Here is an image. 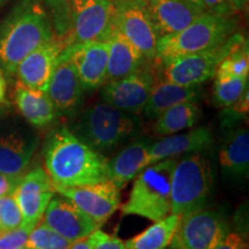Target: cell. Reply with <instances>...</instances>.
<instances>
[{
    "instance_id": "cell-44",
    "label": "cell",
    "mask_w": 249,
    "mask_h": 249,
    "mask_svg": "<svg viewBox=\"0 0 249 249\" xmlns=\"http://www.w3.org/2000/svg\"><path fill=\"white\" fill-rule=\"evenodd\" d=\"M166 249H167V248H166ZM169 249H172V248H169Z\"/></svg>"
},
{
    "instance_id": "cell-13",
    "label": "cell",
    "mask_w": 249,
    "mask_h": 249,
    "mask_svg": "<svg viewBox=\"0 0 249 249\" xmlns=\"http://www.w3.org/2000/svg\"><path fill=\"white\" fill-rule=\"evenodd\" d=\"M108 44L107 40H89L62 49L59 59L75 68L85 90H95L107 81Z\"/></svg>"
},
{
    "instance_id": "cell-7",
    "label": "cell",
    "mask_w": 249,
    "mask_h": 249,
    "mask_svg": "<svg viewBox=\"0 0 249 249\" xmlns=\"http://www.w3.org/2000/svg\"><path fill=\"white\" fill-rule=\"evenodd\" d=\"M245 40L241 34L234 33L213 48L158 64L161 80L181 86H201L214 76L220 61Z\"/></svg>"
},
{
    "instance_id": "cell-3",
    "label": "cell",
    "mask_w": 249,
    "mask_h": 249,
    "mask_svg": "<svg viewBox=\"0 0 249 249\" xmlns=\"http://www.w3.org/2000/svg\"><path fill=\"white\" fill-rule=\"evenodd\" d=\"M236 27L235 15L224 17L204 12L185 29L160 37L155 60L163 64L174 58L213 48L236 33Z\"/></svg>"
},
{
    "instance_id": "cell-25",
    "label": "cell",
    "mask_w": 249,
    "mask_h": 249,
    "mask_svg": "<svg viewBox=\"0 0 249 249\" xmlns=\"http://www.w3.org/2000/svg\"><path fill=\"white\" fill-rule=\"evenodd\" d=\"M15 104L24 119L33 126L44 127L57 117V108L46 91L31 89L18 82L14 91Z\"/></svg>"
},
{
    "instance_id": "cell-1",
    "label": "cell",
    "mask_w": 249,
    "mask_h": 249,
    "mask_svg": "<svg viewBox=\"0 0 249 249\" xmlns=\"http://www.w3.org/2000/svg\"><path fill=\"white\" fill-rule=\"evenodd\" d=\"M44 165L53 186H87L107 180V158L65 127L46 140Z\"/></svg>"
},
{
    "instance_id": "cell-30",
    "label": "cell",
    "mask_w": 249,
    "mask_h": 249,
    "mask_svg": "<svg viewBox=\"0 0 249 249\" xmlns=\"http://www.w3.org/2000/svg\"><path fill=\"white\" fill-rule=\"evenodd\" d=\"M73 241L58 234L44 223H38L31 230L26 247L29 249H70Z\"/></svg>"
},
{
    "instance_id": "cell-28",
    "label": "cell",
    "mask_w": 249,
    "mask_h": 249,
    "mask_svg": "<svg viewBox=\"0 0 249 249\" xmlns=\"http://www.w3.org/2000/svg\"><path fill=\"white\" fill-rule=\"evenodd\" d=\"M249 73V52L247 39L232 50L220 61L216 70V79L224 77H248Z\"/></svg>"
},
{
    "instance_id": "cell-40",
    "label": "cell",
    "mask_w": 249,
    "mask_h": 249,
    "mask_svg": "<svg viewBox=\"0 0 249 249\" xmlns=\"http://www.w3.org/2000/svg\"><path fill=\"white\" fill-rule=\"evenodd\" d=\"M231 1L236 11H241V9H244L247 6L248 0H231Z\"/></svg>"
},
{
    "instance_id": "cell-4",
    "label": "cell",
    "mask_w": 249,
    "mask_h": 249,
    "mask_svg": "<svg viewBox=\"0 0 249 249\" xmlns=\"http://www.w3.org/2000/svg\"><path fill=\"white\" fill-rule=\"evenodd\" d=\"M140 127L141 121L138 116L103 103L86 108L71 132L89 147L102 154L135 136Z\"/></svg>"
},
{
    "instance_id": "cell-29",
    "label": "cell",
    "mask_w": 249,
    "mask_h": 249,
    "mask_svg": "<svg viewBox=\"0 0 249 249\" xmlns=\"http://www.w3.org/2000/svg\"><path fill=\"white\" fill-rule=\"evenodd\" d=\"M248 89V77H224L216 79L213 88V98L218 107H229L241 97Z\"/></svg>"
},
{
    "instance_id": "cell-21",
    "label": "cell",
    "mask_w": 249,
    "mask_h": 249,
    "mask_svg": "<svg viewBox=\"0 0 249 249\" xmlns=\"http://www.w3.org/2000/svg\"><path fill=\"white\" fill-rule=\"evenodd\" d=\"M108 58L107 68V81L123 79L144 66L147 60L141 52L124 37L113 23V28L108 34Z\"/></svg>"
},
{
    "instance_id": "cell-27",
    "label": "cell",
    "mask_w": 249,
    "mask_h": 249,
    "mask_svg": "<svg viewBox=\"0 0 249 249\" xmlns=\"http://www.w3.org/2000/svg\"><path fill=\"white\" fill-rule=\"evenodd\" d=\"M201 111L195 102H185L166 108L156 118L155 132L158 135H171L191 129L200 119Z\"/></svg>"
},
{
    "instance_id": "cell-2",
    "label": "cell",
    "mask_w": 249,
    "mask_h": 249,
    "mask_svg": "<svg viewBox=\"0 0 249 249\" xmlns=\"http://www.w3.org/2000/svg\"><path fill=\"white\" fill-rule=\"evenodd\" d=\"M54 37L44 0H18L0 22V67L12 75L28 54Z\"/></svg>"
},
{
    "instance_id": "cell-22",
    "label": "cell",
    "mask_w": 249,
    "mask_h": 249,
    "mask_svg": "<svg viewBox=\"0 0 249 249\" xmlns=\"http://www.w3.org/2000/svg\"><path fill=\"white\" fill-rule=\"evenodd\" d=\"M151 142L139 140L124 147L119 154L107 160V180L121 189L139 176L149 165Z\"/></svg>"
},
{
    "instance_id": "cell-39",
    "label": "cell",
    "mask_w": 249,
    "mask_h": 249,
    "mask_svg": "<svg viewBox=\"0 0 249 249\" xmlns=\"http://www.w3.org/2000/svg\"><path fill=\"white\" fill-rule=\"evenodd\" d=\"M6 98V80L2 73L1 67H0V104L5 102Z\"/></svg>"
},
{
    "instance_id": "cell-9",
    "label": "cell",
    "mask_w": 249,
    "mask_h": 249,
    "mask_svg": "<svg viewBox=\"0 0 249 249\" xmlns=\"http://www.w3.org/2000/svg\"><path fill=\"white\" fill-rule=\"evenodd\" d=\"M113 23L147 60L156 58L158 37L145 0H113Z\"/></svg>"
},
{
    "instance_id": "cell-35",
    "label": "cell",
    "mask_w": 249,
    "mask_h": 249,
    "mask_svg": "<svg viewBox=\"0 0 249 249\" xmlns=\"http://www.w3.org/2000/svg\"><path fill=\"white\" fill-rule=\"evenodd\" d=\"M226 113L227 117H231L232 119H238L245 114L248 113L249 110V93H248V89L242 93L241 97L236 101L234 104L231 105V107H226Z\"/></svg>"
},
{
    "instance_id": "cell-43",
    "label": "cell",
    "mask_w": 249,
    "mask_h": 249,
    "mask_svg": "<svg viewBox=\"0 0 249 249\" xmlns=\"http://www.w3.org/2000/svg\"><path fill=\"white\" fill-rule=\"evenodd\" d=\"M242 249H248V247H247V246H245V247H244V248H242Z\"/></svg>"
},
{
    "instance_id": "cell-18",
    "label": "cell",
    "mask_w": 249,
    "mask_h": 249,
    "mask_svg": "<svg viewBox=\"0 0 249 249\" xmlns=\"http://www.w3.org/2000/svg\"><path fill=\"white\" fill-rule=\"evenodd\" d=\"M158 37L185 29L204 11L189 0H145Z\"/></svg>"
},
{
    "instance_id": "cell-17",
    "label": "cell",
    "mask_w": 249,
    "mask_h": 249,
    "mask_svg": "<svg viewBox=\"0 0 249 249\" xmlns=\"http://www.w3.org/2000/svg\"><path fill=\"white\" fill-rule=\"evenodd\" d=\"M64 48L61 40L54 37L34 50L18 64L15 71L18 82L28 88L46 91Z\"/></svg>"
},
{
    "instance_id": "cell-26",
    "label": "cell",
    "mask_w": 249,
    "mask_h": 249,
    "mask_svg": "<svg viewBox=\"0 0 249 249\" xmlns=\"http://www.w3.org/2000/svg\"><path fill=\"white\" fill-rule=\"evenodd\" d=\"M180 217L167 214L154 222L151 226L124 242L126 249H166L169 247L178 226Z\"/></svg>"
},
{
    "instance_id": "cell-16",
    "label": "cell",
    "mask_w": 249,
    "mask_h": 249,
    "mask_svg": "<svg viewBox=\"0 0 249 249\" xmlns=\"http://www.w3.org/2000/svg\"><path fill=\"white\" fill-rule=\"evenodd\" d=\"M36 135L24 127L11 126L0 130V172L23 176L37 148Z\"/></svg>"
},
{
    "instance_id": "cell-14",
    "label": "cell",
    "mask_w": 249,
    "mask_h": 249,
    "mask_svg": "<svg viewBox=\"0 0 249 249\" xmlns=\"http://www.w3.org/2000/svg\"><path fill=\"white\" fill-rule=\"evenodd\" d=\"M54 193L53 183L42 167L23 174L13 192L22 213L23 224L36 226L42 219Z\"/></svg>"
},
{
    "instance_id": "cell-34",
    "label": "cell",
    "mask_w": 249,
    "mask_h": 249,
    "mask_svg": "<svg viewBox=\"0 0 249 249\" xmlns=\"http://www.w3.org/2000/svg\"><path fill=\"white\" fill-rule=\"evenodd\" d=\"M96 242L93 249H126L124 242L116 235H110L101 230H96Z\"/></svg>"
},
{
    "instance_id": "cell-20",
    "label": "cell",
    "mask_w": 249,
    "mask_h": 249,
    "mask_svg": "<svg viewBox=\"0 0 249 249\" xmlns=\"http://www.w3.org/2000/svg\"><path fill=\"white\" fill-rule=\"evenodd\" d=\"M82 83L75 68L70 61L58 58V64L46 89L58 112H71L80 105L83 98Z\"/></svg>"
},
{
    "instance_id": "cell-24",
    "label": "cell",
    "mask_w": 249,
    "mask_h": 249,
    "mask_svg": "<svg viewBox=\"0 0 249 249\" xmlns=\"http://www.w3.org/2000/svg\"><path fill=\"white\" fill-rule=\"evenodd\" d=\"M203 95L201 86H181L160 80L155 83L143 113L148 118H157L161 112L173 105L185 102H196Z\"/></svg>"
},
{
    "instance_id": "cell-6",
    "label": "cell",
    "mask_w": 249,
    "mask_h": 249,
    "mask_svg": "<svg viewBox=\"0 0 249 249\" xmlns=\"http://www.w3.org/2000/svg\"><path fill=\"white\" fill-rule=\"evenodd\" d=\"M210 161L200 151L182 155L171 179L170 213L179 217L203 209L213 188Z\"/></svg>"
},
{
    "instance_id": "cell-15",
    "label": "cell",
    "mask_w": 249,
    "mask_h": 249,
    "mask_svg": "<svg viewBox=\"0 0 249 249\" xmlns=\"http://www.w3.org/2000/svg\"><path fill=\"white\" fill-rule=\"evenodd\" d=\"M43 223L71 241L87 238L98 224L64 196H53L43 214Z\"/></svg>"
},
{
    "instance_id": "cell-5",
    "label": "cell",
    "mask_w": 249,
    "mask_h": 249,
    "mask_svg": "<svg viewBox=\"0 0 249 249\" xmlns=\"http://www.w3.org/2000/svg\"><path fill=\"white\" fill-rule=\"evenodd\" d=\"M178 157L148 165L134 179L129 197L121 210L157 222L170 213L171 179Z\"/></svg>"
},
{
    "instance_id": "cell-19",
    "label": "cell",
    "mask_w": 249,
    "mask_h": 249,
    "mask_svg": "<svg viewBox=\"0 0 249 249\" xmlns=\"http://www.w3.org/2000/svg\"><path fill=\"white\" fill-rule=\"evenodd\" d=\"M213 143L210 127L201 126L187 133L171 134L154 142L149 148V165L167 158H177L189 152L202 151Z\"/></svg>"
},
{
    "instance_id": "cell-42",
    "label": "cell",
    "mask_w": 249,
    "mask_h": 249,
    "mask_svg": "<svg viewBox=\"0 0 249 249\" xmlns=\"http://www.w3.org/2000/svg\"><path fill=\"white\" fill-rule=\"evenodd\" d=\"M18 249H29L28 247H26V246H24V247H22V248H18Z\"/></svg>"
},
{
    "instance_id": "cell-38",
    "label": "cell",
    "mask_w": 249,
    "mask_h": 249,
    "mask_svg": "<svg viewBox=\"0 0 249 249\" xmlns=\"http://www.w3.org/2000/svg\"><path fill=\"white\" fill-rule=\"evenodd\" d=\"M95 242H96V235H95V232H93L89 236H87V238L74 241L70 247V249H93V247H95Z\"/></svg>"
},
{
    "instance_id": "cell-11",
    "label": "cell",
    "mask_w": 249,
    "mask_h": 249,
    "mask_svg": "<svg viewBox=\"0 0 249 249\" xmlns=\"http://www.w3.org/2000/svg\"><path fill=\"white\" fill-rule=\"evenodd\" d=\"M157 82V75L147 64L123 79L103 85L101 97L104 103L129 114L141 113Z\"/></svg>"
},
{
    "instance_id": "cell-41",
    "label": "cell",
    "mask_w": 249,
    "mask_h": 249,
    "mask_svg": "<svg viewBox=\"0 0 249 249\" xmlns=\"http://www.w3.org/2000/svg\"><path fill=\"white\" fill-rule=\"evenodd\" d=\"M7 1H8V0H0V8H1L2 6H4Z\"/></svg>"
},
{
    "instance_id": "cell-32",
    "label": "cell",
    "mask_w": 249,
    "mask_h": 249,
    "mask_svg": "<svg viewBox=\"0 0 249 249\" xmlns=\"http://www.w3.org/2000/svg\"><path fill=\"white\" fill-rule=\"evenodd\" d=\"M34 227L35 226L22 224L17 229L0 231V249H18L24 247Z\"/></svg>"
},
{
    "instance_id": "cell-33",
    "label": "cell",
    "mask_w": 249,
    "mask_h": 249,
    "mask_svg": "<svg viewBox=\"0 0 249 249\" xmlns=\"http://www.w3.org/2000/svg\"><path fill=\"white\" fill-rule=\"evenodd\" d=\"M198 5L204 12L211 14L224 15V17H234L236 9L231 0H189Z\"/></svg>"
},
{
    "instance_id": "cell-10",
    "label": "cell",
    "mask_w": 249,
    "mask_h": 249,
    "mask_svg": "<svg viewBox=\"0 0 249 249\" xmlns=\"http://www.w3.org/2000/svg\"><path fill=\"white\" fill-rule=\"evenodd\" d=\"M223 214L213 210L201 209L180 217L171 241L172 249H213L227 233Z\"/></svg>"
},
{
    "instance_id": "cell-37",
    "label": "cell",
    "mask_w": 249,
    "mask_h": 249,
    "mask_svg": "<svg viewBox=\"0 0 249 249\" xmlns=\"http://www.w3.org/2000/svg\"><path fill=\"white\" fill-rule=\"evenodd\" d=\"M21 178H22V176H8V174L0 172V197L8 194H13Z\"/></svg>"
},
{
    "instance_id": "cell-8",
    "label": "cell",
    "mask_w": 249,
    "mask_h": 249,
    "mask_svg": "<svg viewBox=\"0 0 249 249\" xmlns=\"http://www.w3.org/2000/svg\"><path fill=\"white\" fill-rule=\"evenodd\" d=\"M70 33L64 46L89 40H107L113 28V0H68Z\"/></svg>"
},
{
    "instance_id": "cell-12",
    "label": "cell",
    "mask_w": 249,
    "mask_h": 249,
    "mask_svg": "<svg viewBox=\"0 0 249 249\" xmlns=\"http://www.w3.org/2000/svg\"><path fill=\"white\" fill-rule=\"evenodd\" d=\"M55 193L73 202L96 223L102 225L120 207V189L110 180L93 185L53 186Z\"/></svg>"
},
{
    "instance_id": "cell-36",
    "label": "cell",
    "mask_w": 249,
    "mask_h": 249,
    "mask_svg": "<svg viewBox=\"0 0 249 249\" xmlns=\"http://www.w3.org/2000/svg\"><path fill=\"white\" fill-rule=\"evenodd\" d=\"M245 246L242 236L239 233L231 232L227 233L213 249H242Z\"/></svg>"
},
{
    "instance_id": "cell-23",
    "label": "cell",
    "mask_w": 249,
    "mask_h": 249,
    "mask_svg": "<svg viewBox=\"0 0 249 249\" xmlns=\"http://www.w3.org/2000/svg\"><path fill=\"white\" fill-rule=\"evenodd\" d=\"M219 163L225 177L247 179L249 172V132L235 128L226 135L219 150Z\"/></svg>"
},
{
    "instance_id": "cell-31",
    "label": "cell",
    "mask_w": 249,
    "mask_h": 249,
    "mask_svg": "<svg viewBox=\"0 0 249 249\" xmlns=\"http://www.w3.org/2000/svg\"><path fill=\"white\" fill-rule=\"evenodd\" d=\"M23 224V217L13 194L0 197V231L17 229Z\"/></svg>"
}]
</instances>
